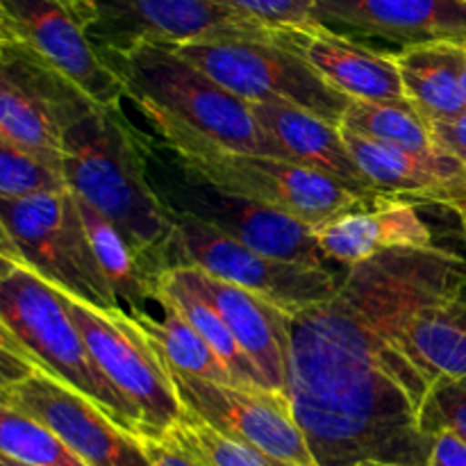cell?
<instances>
[{
	"label": "cell",
	"instance_id": "6da1fadb",
	"mask_svg": "<svg viewBox=\"0 0 466 466\" xmlns=\"http://www.w3.org/2000/svg\"><path fill=\"white\" fill-rule=\"evenodd\" d=\"M466 285L446 246L390 250L344 268L330 300L285 319L287 399L317 466H426L419 428L431 387L399 346L417 309Z\"/></svg>",
	"mask_w": 466,
	"mask_h": 466
},
{
	"label": "cell",
	"instance_id": "7a4b0ae2",
	"mask_svg": "<svg viewBox=\"0 0 466 466\" xmlns=\"http://www.w3.org/2000/svg\"><path fill=\"white\" fill-rule=\"evenodd\" d=\"M68 189L123 232L150 273L167 271L173 237L171 212L146 177L141 130L121 107H98L64 135Z\"/></svg>",
	"mask_w": 466,
	"mask_h": 466
},
{
	"label": "cell",
	"instance_id": "3957f363",
	"mask_svg": "<svg viewBox=\"0 0 466 466\" xmlns=\"http://www.w3.org/2000/svg\"><path fill=\"white\" fill-rule=\"evenodd\" d=\"M121 77L126 98L232 153L280 157L253 116L250 103L182 57L173 46L144 44L100 55Z\"/></svg>",
	"mask_w": 466,
	"mask_h": 466
},
{
	"label": "cell",
	"instance_id": "277c9868",
	"mask_svg": "<svg viewBox=\"0 0 466 466\" xmlns=\"http://www.w3.org/2000/svg\"><path fill=\"white\" fill-rule=\"evenodd\" d=\"M0 330L36 367L94 400L123 431L132 437L144 432L139 410L94 362L57 289L12 258H3L0 268Z\"/></svg>",
	"mask_w": 466,
	"mask_h": 466
},
{
	"label": "cell",
	"instance_id": "5b68a950",
	"mask_svg": "<svg viewBox=\"0 0 466 466\" xmlns=\"http://www.w3.org/2000/svg\"><path fill=\"white\" fill-rule=\"evenodd\" d=\"M141 150L146 177L168 212L198 218L271 258L335 271L337 264L326 258L312 226L280 209L212 185L155 135L141 132Z\"/></svg>",
	"mask_w": 466,
	"mask_h": 466
},
{
	"label": "cell",
	"instance_id": "8992f818",
	"mask_svg": "<svg viewBox=\"0 0 466 466\" xmlns=\"http://www.w3.org/2000/svg\"><path fill=\"white\" fill-rule=\"evenodd\" d=\"M137 109L148 118L155 137L171 146L177 157L205 180L280 209L312 226L314 230L346 212L373 208L344 185L312 168L264 155L232 153L203 137L191 135L182 126L150 109Z\"/></svg>",
	"mask_w": 466,
	"mask_h": 466
},
{
	"label": "cell",
	"instance_id": "52a82bcc",
	"mask_svg": "<svg viewBox=\"0 0 466 466\" xmlns=\"http://www.w3.org/2000/svg\"><path fill=\"white\" fill-rule=\"evenodd\" d=\"M3 258L98 309H123L91 250L71 189L27 200H0Z\"/></svg>",
	"mask_w": 466,
	"mask_h": 466
},
{
	"label": "cell",
	"instance_id": "ba28073f",
	"mask_svg": "<svg viewBox=\"0 0 466 466\" xmlns=\"http://www.w3.org/2000/svg\"><path fill=\"white\" fill-rule=\"evenodd\" d=\"M246 103H287L341 127L353 100L332 89L303 57L262 35H228L173 46Z\"/></svg>",
	"mask_w": 466,
	"mask_h": 466
},
{
	"label": "cell",
	"instance_id": "9c48e42d",
	"mask_svg": "<svg viewBox=\"0 0 466 466\" xmlns=\"http://www.w3.org/2000/svg\"><path fill=\"white\" fill-rule=\"evenodd\" d=\"M171 221L173 237L167 248V271L177 267L198 268L208 276L253 291L289 314L326 303L341 285L344 273L264 255L187 214L171 212Z\"/></svg>",
	"mask_w": 466,
	"mask_h": 466
},
{
	"label": "cell",
	"instance_id": "30bf717a",
	"mask_svg": "<svg viewBox=\"0 0 466 466\" xmlns=\"http://www.w3.org/2000/svg\"><path fill=\"white\" fill-rule=\"evenodd\" d=\"M96 107L50 64L16 41L0 39V141L64 173V135Z\"/></svg>",
	"mask_w": 466,
	"mask_h": 466
},
{
	"label": "cell",
	"instance_id": "8fae6325",
	"mask_svg": "<svg viewBox=\"0 0 466 466\" xmlns=\"http://www.w3.org/2000/svg\"><path fill=\"white\" fill-rule=\"evenodd\" d=\"M91 358L114 387L139 410L144 435H162L185 414L168 367L126 309H98L57 289Z\"/></svg>",
	"mask_w": 466,
	"mask_h": 466
},
{
	"label": "cell",
	"instance_id": "7c38bea8",
	"mask_svg": "<svg viewBox=\"0 0 466 466\" xmlns=\"http://www.w3.org/2000/svg\"><path fill=\"white\" fill-rule=\"evenodd\" d=\"M100 55L144 44L185 46L228 35H262L264 27L214 0H62Z\"/></svg>",
	"mask_w": 466,
	"mask_h": 466
},
{
	"label": "cell",
	"instance_id": "4fadbf2b",
	"mask_svg": "<svg viewBox=\"0 0 466 466\" xmlns=\"http://www.w3.org/2000/svg\"><path fill=\"white\" fill-rule=\"evenodd\" d=\"M168 367V364H167ZM187 412L282 466H317L289 399L262 387L212 382L168 367Z\"/></svg>",
	"mask_w": 466,
	"mask_h": 466
},
{
	"label": "cell",
	"instance_id": "5bb4252c",
	"mask_svg": "<svg viewBox=\"0 0 466 466\" xmlns=\"http://www.w3.org/2000/svg\"><path fill=\"white\" fill-rule=\"evenodd\" d=\"M0 405L44 423L89 466H153L137 437L116 426L94 400L36 364L21 382L0 387Z\"/></svg>",
	"mask_w": 466,
	"mask_h": 466
},
{
	"label": "cell",
	"instance_id": "9a60e30c",
	"mask_svg": "<svg viewBox=\"0 0 466 466\" xmlns=\"http://www.w3.org/2000/svg\"><path fill=\"white\" fill-rule=\"evenodd\" d=\"M0 39L21 44L103 107H121L126 86L62 0H0Z\"/></svg>",
	"mask_w": 466,
	"mask_h": 466
},
{
	"label": "cell",
	"instance_id": "2e32d148",
	"mask_svg": "<svg viewBox=\"0 0 466 466\" xmlns=\"http://www.w3.org/2000/svg\"><path fill=\"white\" fill-rule=\"evenodd\" d=\"M271 39L303 57L332 89L360 103L410 105L391 53L367 48L332 27L276 30Z\"/></svg>",
	"mask_w": 466,
	"mask_h": 466
},
{
	"label": "cell",
	"instance_id": "e0dca14e",
	"mask_svg": "<svg viewBox=\"0 0 466 466\" xmlns=\"http://www.w3.org/2000/svg\"><path fill=\"white\" fill-rule=\"evenodd\" d=\"M341 132L358 167L385 198H403L410 203L423 200L453 209L466 205V164L453 155L441 148L414 153L349 130Z\"/></svg>",
	"mask_w": 466,
	"mask_h": 466
},
{
	"label": "cell",
	"instance_id": "ac0fdd59",
	"mask_svg": "<svg viewBox=\"0 0 466 466\" xmlns=\"http://www.w3.org/2000/svg\"><path fill=\"white\" fill-rule=\"evenodd\" d=\"M326 27L341 25L405 46L466 44V0H312Z\"/></svg>",
	"mask_w": 466,
	"mask_h": 466
},
{
	"label": "cell",
	"instance_id": "d6986e66",
	"mask_svg": "<svg viewBox=\"0 0 466 466\" xmlns=\"http://www.w3.org/2000/svg\"><path fill=\"white\" fill-rule=\"evenodd\" d=\"M250 107L282 159L332 177L371 205L385 198L358 167L339 126L287 103H255Z\"/></svg>",
	"mask_w": 466,
	"mask_h": 466
},
{
	"label": "cell",
	"instance_id": "ffe728a7",
	"mask_svg": "<svg viewBox=\"0 0 466 466\" xmlns=\"http://www.w3.org/2000/svg\"><path fill=\"white\" fill-rule=\"evenodd\" d=\"M177 273L221 314L237 344L264 378V385L287 396L285 309L276 308L253 291L218 280L198 268L177 267Z\"/></svg>",
	"mask_w": 466,
	"mask_h": 466
},
{
	"label": "cell",
	"instance_id": "44dd1931",
	"mask_svg": "<svg viewBox=\"0 0 466 466\" xmlns=\"http://www.w3.org/2000/svg\"><path fill=\"white\" fill-rule=\"evenodd\" d=\"M317 241L328 259L349 268L390 250L432 248L435 235L419 217L417 205L403 198H382L373 208L353 209L317 228Z\"/></svg>",
	"mask_w": 466,
	"mask_h": 466
},
{
	"label": "cell",
	"instance_id": "7402d4cb",
	"mask_svg": "<svg viewBox=\"0 0 466 466\" xmlns=\"http://www.w3.org/2000/svg\"><path fill=\"white\" fill-rule=\"evenodd\" d=\"M410 367L428 387L466 376V285L410 317L399 332Z\"/></svg>",
	"mask_w": 466,
	"mask_h": 466
},
{
	"label": "cell",
	"instance_id": "603a6c76",
	"mask_svg": "<svg viewBox=\"0 0 466 466\" xmlns=\"http://www.w3.org/2000/svg\"><path fill=\"white\" fill-rule=\"evenodd\" d=\"M391 57L399 66L410 105L426 121L444 123L464 116L466 44L431 41L405 46L399 53H391Z\"/></svg>",
	"mask_w": 466,
	"mask_h": 466
},
{
	"label": "cell",
	"instance_id": "cb8c5ba5",
	"mask_svg": "<svg viewBox=\"0 0 466 466\" xmlns=\"http://www.w3.org/2000/svg\"><path fill=\"white\" fill-rule=\"evenodd\" d=\"M76 205L96 262L118 303H126L130 308L127 312H148V303L159 300V278L150 273L144 259L114 223L96 212L80 196H76Z\"/></svg>",
	"mask_w": 466,
	"mask_h": 466
},
{
	"label": "cell",
	"instance_id": "d4e9b609",
	"mask_svg": "<svg viewBox=\"0 0 466 466\" xmlns=\"http://www.w3.org/2000/svg\"><path fill=\"white\" fill-rule=\"evenodd\" d=\"M157 305L164 312L162 319L153 317V312H130V317L139 323L159 358L173 371H180L185 376L212 382H235L221 358L209 349L208 341L162 291H159Z\"/></svg>",
	"mask_w": 466,
	"mask_h": 466
},
{
	"label": "cell",
	"instance_id": "484cf974",
	"mask_svg": "<svg viewBox=\"0 0 466 466\" xmlns=\"http://www.w3.org/2000/svg\"><path fill=\"white\" fill-rule=\"evenodd\" d=\"M159 291L180 309L182 317L198 330V335L208 341L209 349L221 358V362L226 364L237 385L268 390V387L264 385V378L259 376V371L248 360V355H246L244 350H241V346L237 344L235 335H232L230 328L226 326L221 314H218L217 309L209 305V300L203 299L194 287H189L182 280L177 268H168V271L162 273V278H159Z\"/></svg>",
	"mask_w": 466,
	"mask_h": 466
},
{
	"label": "cell",
	"instance_id": "4316f807",
	"mask_svg": "<svg viewBox=\"0 0 466 466\" xmlns=\"http://www.w3.org/2000/svg\"><path fill=\"white\" fill-rule=\"evenodd\" d=\"M341 130L367 137L371 141L396 146V148L431 153L437 148L431 121L421 116L412 105H380L353 100L346 109Z\"/></svg>",
	"mask_w": 466,
	"mask_h": 466
},
{
	"label": "cell",
	"instance_id": "83f0119b",
	"mask_svg": "<svg viewBox=\"0 0 466 466\" xmlns=\"http://www.w3.org/2000/svg\"><path fill=\"white\" fill-rule=\"evenodd\" d=\"M0 455L23 466H89L50 428L7 405H0Z\"/></svg>",
	"mask_w": 466,
	"mask_h": 466
},
{
	"label": "cell",
	"instance_id": "f1b7e54d",
	"mask_svg": "<svg viewBox=\"0 0 466 466\" xmlns=\"http://www.w3.org/2000/svg\"><path fill=\"white\" fill-rule=\"evenodd\" d=\"M162 437H167L177 449L189 453L205 466H282L259 451L223 435L187 410L180 421L162 432Z\"/></svg>",
	"mask_w": 466,
	"mask_h": 466
},
{
	"label": "cell",
	"instance_id": "f546056e",
	"mask_svg": "<svg viewBox=\"0 0 466 466\" xmlns=\"http://www.w3.org/2000/svg\"><path fill=\"white\" fill-rule=\"evenodd\" d=\"M66 189L62 171L7 141H0V200H27Z\"/></svg>",
	"mask_w": 466,
	"mask_h": 466
},
{
	"label": "cell",
	"instance_id": "4dcf8cb0",
	"mask_svg": "<svg viewBox=\"0 0 466 466\" xmlns=\"http://www.w3.org/2000/svg\"><path fill=\"white\" fill-rule=\"evenodd\" d=\"M419 428L431 440L449 432L466 444V376L431 387L419 412Z\"/></svg>",
	"mask_w": 466,
	"mask_h": 466
},
{
	"label": "cell",
	"instance_id": "1f68e13d",
	"mask_svg": "<svg viewBox=\"0 0 466 466\" xmlns=\"http://www.w3.org/2000/svg\"><path fill=\"white\" fill-rule=\"evenodd\" d=\"M214 3L268 32L323 25L312 0H214Z\"/></svg>",
	"mask_w": 466,
	"mask_h": 466
},
{
	"label": "cell",
	"instance_id": "d6a6232c",
	"mask_svg": "<svg viewBox=\"0 0 466 466\" xmlns=\"http://www.w3.org/2000/svg\"><path fill=\"white\" fill-rule=\"evenodd\" d=\"M137 440L141 441V446H144L146 455H148L153 466H205L196 458H191L189 453L177 449L173 441H168L162 435H144L137 437Z\"/></svg>",
	"mask_w": 466,
	"mask_h": 466
},
{
	"label": "cell",
	"instance_id": "836d02e7",
	"mask_svg": "<svg viewBox=\"0 0 466 466\" xmlns=\"http://www.w3.org/2000/svg\"><path fill=\"white\" fill-rule=\"evenodd\" d=\"M431 126L437 148L466 164V114L462 118H455V121L431 123Z\"/></svg>",
	"mask_w": 466,
	"mask_h": 466
},
{
	"label": "cell",
	"instance_id": "e575fe53",
	"mask_svg": "<svg viewBox=\"0 0 466 466\" xmlns=\"http://www.w3.org/2000/svg\"><path fill=\"white\" fill-rule=\"evenodd\" d=\"M455 212L460 214V221H462L464 232H466V205H462V208H458V209H455Z\"/></svg>",
	"mask_w": 466,
	"mask_h": 466
},
{
	"label": "cell",
	"instance_id": "d590c367",
	"mask_svg": "<svg viewBox=\"0 0 466 466\" xmlns=\"http://www.w3.org/2000/svg\"><path fill=\"white\" fill-rule=\"evenodd\" d=\"M0 466H23V464H18V462H14V460H7L0 455Z\"/></svg>",
	"mask_w": 466,
	"mask_h": 466
},
{
	"label": "cell",
	"instance_id": "8d00e7d4",
	"mask_svg": "<svg viewBox=\"0 0 466 466\" xmlns=\"http://www.w3.org/2000/svg\"><path fill=\"white\" fill-rule=\"evenodd\" d=\"M462 94H464V105H466V73H464V80H462Z\"/></svg>",
	"mask_w": 466,
	"mask_h": 466
}]
</instances>
